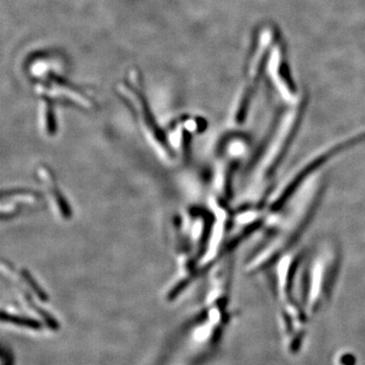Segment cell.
<instances>
[{
    "label": "cell",
    "mask_w": 365,
    "mask_h": 365,
    "mask_svg": "<svg viewBox=\"0 0 365 365\" xmlns=\"http://www.w3.org/2000/svg\"><path fill=\"white\" fill-rule=\"evenodd\" d=\"M328 189L329 178L325 170L302 186L284 210L269 225L270 232L267 237L250 259V273L272 269L281 259L299 250L300 242L321 210Z\"/></svg>",
    "instance_id": "obj_1"
},
{
    "label": "cell",
    "mask_w": 365,
    "mask_h": 365,
    "mask_svg": "<svg viewBox=\"0 0 365 365\" xmlns=\"http://www.w3.org/2000/svg\"><path fill=\"white\" fill-rule=\"evenodd\" d=\"M304 103L299 102L292 109L277 118L255 155L251 169L253 170L252 192L256 207L267 208L275 189L273 187L275 178L279 174L283 163L292 150L304 123Z\"/></svg>",
    "instance_id": "obj_2"
},
{
    "label": "cell",
    "mask_w": 365,
    "mask_h": 365,
    "mask_svg": "<svg viewBox=\"0 0 365 365\" xmlns=\"http://www.w3.org/2000/svg\"><path fill=\"white\" fill-rule=\"evenodd\" d=\"M364 143L365 126L329 141L325 145L317 148L302 158L274 189L266 208L268 225H271L276 220L295 194L312 178L325 170L327 165L336 158Z\"/></svg>",
    "instance_id": "obj_3"
},
{
    "label": "cell",
    "mask_w": 365,
    "mask_h": 365,
    "mask_svg": "<svg viewBox=\"0 0 365 365\" xmlns=\"http://www.w3.org/2000/svg\"><path fill=\"white\" fill-rule=\"evenodd\" d=\"M343 252L339 244L324 242L302 263V307L307 316L319 313L330 302L339 279Z\"/></svg>",
    "instance_id": "obj_4"
}]
</instances>
